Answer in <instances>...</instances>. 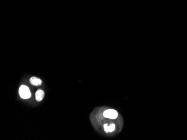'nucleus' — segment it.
<instances>
[{"label": "nucleus", "instance_id": "nucleus-3", "mask_svg": "<svg viewBox=\"0 0 187 140\" xmlns=\"http://www.w3.org/2000/svg\"><path fill=\"white\" fill-rule=\"evenodd\" d=\"M30 83L31 84L35 86H38L41 84L42 81L38 78L35 77H32V78H30Z\"/></svg>", "mask_w": 187, "mask_h": 140}, {"label": "nucleus", "instance_id": "nucleus-2", "mask_svg": "<svg viewBox=\"0 0 187 140\" xmlns=\"http://www.w3.org/2000/svg\"><path fill=\"white\" fill-rule=\"evenodd\" d=\"M118 112L115 110L112 109H107L103 113V116L104 117L109 119H112V120L116 119L118 117Z\"/></svg>", "mask_w": 187, "mask_h": 140}, {"label": "nucleus", "instance_id": "nucleus-5", "mask_svg": "<svg viewBox=\"0 0 187 140\" xmlns=\"http://www.w3.org/2000/svg\"><path fill=\"white\" fill-rule=\"evenodd\" d=\"M115 125L112 123V124H110L109 126H108L107 128V133L108 132H113L115 130Z\"/></svg>", "mask_w": 187, "mask_h": 140}, {"label": "nucleus", "instance_id": "nucleus-4", "mask_svg": "<svg viewBox=\"0 0 187 140\" xmlns=\"http://www.w3.org/2000/svg\"><path fill=\"white\" fill-rule=\"evenodd\" d=\"M44 97V92L43 91L39 89L35 93V99L38 102H40L43 100Z\"/></svg>", "mask_w": 187, "mask_h": 140}, {"label": "nucleus", "instance_id": "nucleus-1", "mask_svg": "<svg viewBox=\"0 0 187 140\" xmlns=\"http://www.w3.org/2000/svg\"><path fill=\"white\" fill-rule=\"evenodd\" d=\"M19 93L20 97L24 100L29 99L32 96L29 88L25 85H22L20 86L19 89Z\"/></svg>", "mask_w": 187, "mask_h": 140}]
</instances>
